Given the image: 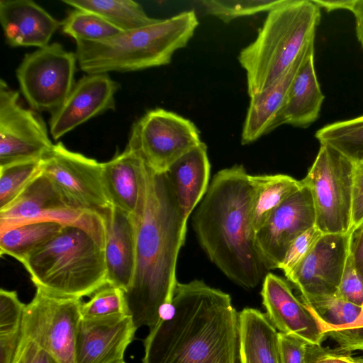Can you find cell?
Instances as JSON below:
<instances>
[{
  "label": "cell",
  "mask_w": 363,
  "mask_h": 363,
  "mask_svg": "<svg viewBox=\"0 0 363 363\" xmlns=\"http://www.w3.org/2000/svg\"><path fill=\"white\" fill-rule=\"evenodd\" d=\"M143 345V363H240L239 313L228 294L203 280L177 282Z\"/></svg>",
  "instance_id": "cell-1"
},
{
  "label": "cell",
  "mask_w": 363,
  "mask_h": 363,
  "mask_svg": "<svg viewBox=\"0 0 363 363\" xmlns=\"http://www.w3.org/2000/svg\"><path fill=\"white\" fill-rule=\"evenodd\" d=\"M186 226L167 174L150 169L146 208L137 230L134 278L125 292L128 313L137 329L153 328L172 303Z\"/></svg>",
  "instance_id": "cell-2"
},
{
  "label": "cell",
  "mask_w": 363,
  "mask_h": 363,
  "mask_svg": "<svg viewBox=\"0 0 363 363\" xmlns=\"http://www.w3.org/2000/svg\"><path fill=\"white\" fill-rule=\"evenodd\" d=\"M254 189L242 164L218 172L193 216V228L208 259L231 281L255 288L268 273L254 244Z\"/></svg>",
  "instance_id": "cell-3"
},
{
  "label": "cell",
  "mask_w": 363,
  "mask_h": 363,
  "mask_svg": "<svg viewBox=\"0 0 363 363\" xmlns=\"http://www.w3.org/2000/svg\"><path fill=\"white\" fill-rule=\"evenodd\" d=\"M199 21L194 11L101 41L76 40L80 69L86 74L133 72L170 63L192 38Z\"/></svg>",
  "instance_id": "cell-4"
},
{
  "label": "cell",
  "mask_w": 363,
  "mask_h": 363,
  "mask_svg": "<svg viewBox=\"0 0 363 363\" xmlns=\"http://www.w3.org/2000/svg\"><path fill=\"white\" fill-rule=\"evenodd\" d=\"M320 16L313 0H282L267 12L257 38L238 57L250 97L280 77L315 40Z\"/></svg>",
  "instance_id": "cell-5"
},
{
  "label": "cell",
  "mask_w": 363,
  "mask_h": 363,
  "mask_svg": "<svg viewBox=\"0 0 363 363\" xmlns=\"http://www.w3.org/2000/svg\"><path fill=\"white\" fill-rule=\"evenodd\" d=\"M21 263L36 288L82 298L107 284L104 249L84 229L63 225Z\"/></svg>",
  "instance_id": "cell-6"
},
{
  "label": "cell",
  "mask_w": 363,
  "mask_h": 363,
  "mask_svg": "<svg viewBox=\"0 0 363 363\" xmlns=\"http://www.w3.org/2000/svg\"><path fill=\"white\" fill-rule=\"evenodd\" d=\"M354 163L326 145H320L315 159L301 180L311 194L315 226L323 234L352 232Z\"/></svg>",
  "instance_id": "cell-7"
},
{
  "label": "cell",
  "mask_w": 363,
  "mask_h": 363,
  "mask_svg": "<svg viewBox=\"0 0 363 363\" xmlns=\"http://www.w3.org/2000/svg\"><path fill=\"white\" fill-rule=\"evenodd\" d=\"M82 298L57 296L40 288L26 304L22 338L33 341L60 363H75Z\"/></svg>",
  "instance_id": "cell-8"
},
{
  "label": "cell",
  "mask_w": 363,
  "mask_h": 363,
  "mask_svg": "<svg viewBox=\"0 0 363 363\" xmlns=\"http://www.w3.org/2000/svg\"><path fill=\"white\" fill-rule=\"evenodd\" d=\"M41 171L72 204L101 217L108 225L113 206L104 186L102 163L59 142L42 159Z\"/></svg>",
  "instance_id": "cell-9"
},
{
  "label": "cell",
  "mask_w": 363,
  "mask_h": 363,
  "mask_svg": "<svg viewBox=\"0 0 363 363\" xmlns=\"http://www.w3.org/2000/svg\"><path fill=\"white\" fill-rule=\"evenodd\" d=\"M38 221L79 227L104 249L106 222L72 204L42 172L10 206L0 211V230Z\"/></svg>",
  "instance_id": "cell-10"
},
{
  "label": "cell",
  "mask_w": 363,
  "mask_h": 363,
  "mask_svg": "<svg viewBox=\"0 0 363 363\" xmlns=\"http://www.w3.org/2000/svg\"><path fill=\"white\" fill-rule=\"evenodd\" d=\"M77 62L76 53L56 42L25 55L16 77L32 109L52 113L62 105L75 84Z\"/></svg>",
  "instance_id": "cell-11"
},
{
  "label": "cell",
  "mask_w": 363,
  "mask_h": 363,
  "mask_svg": "<svg viewBox=\"0 0 363 363\" xmlns=\"http://www.w3.org/2000/svg\"><path fill=\"white\" fill-rule=\"evenodd\" d=\"M201 142L192 121L174 112L155 108L133 124L126 147L138 153L152 171L162 174Z\"/></svg>",
  "instance_id": "cell-12"
},
{
  "label": "cell",
  "mask_w": 363,
  "mask_h": 363,
  "mask_svg": "<svg viewBox=\"0 0 363 363\" xmlns=\"http://www.w3.org/2000/svg\"><path fill=\"white\" fill-rule=\"evenodd\" d=\"M46 125L19 103L18 91L0 80V167L40 161L53 148Z\"/></svg>",
  "instance_id": "cell-13"
},
{
  "label": "cell",
  "mask_w": 363,
  "mask_h": 363,
  "mask_svg": "<svg viewBox=\"0 0 363 363\" xmlns=\"http://www.w3.org/2000/svg\"><path fill=\"white\" fill-rule=\"evenodd\" d=\"M351 233L323 234L303 260L285 275L306 306L336 296L350 253Z\"/></svg>",
  "instance_id": "cell-14"
},
{
  "label": "cell",
  "mask_w": 363,
  "mask_h": 363,
  "mask_svg": "<svg viewBox=\"0 0 363 363\" xmlns=\"http://www.w3.org/2000/svg\"><path fill=\"white\" fill-rule=\"evenodd\" d=\"M315 225L313 199L302 185L255 233V247L267 272L279 269L291 243Z\"/></svg>",
  "instance_id": "cell-15"
},
{
  "label": "cell",
  "mask_w": 363,
  "mask_h": 363,
  "mask_svg": "<svg viewBox=\"0 0 363 363\" xmlns=\"http://www.w3.org/2000/svg\"><path fill=\"white\" fill-rule=\"evenodd\" d=\"M119 84L108 74H86L75 82L70 94L50 118V131L58 140L89 119L115 108Z\"/></svg>",
  "instance_id": "cell-16"
},
{
  "label": "cell",
  "mask_w": 363,
  "mask_h": 363,
  "mask_svg": "<svg viewBox=\"0 0 363 363\" xmlns=\"http://www.w3.org/2000/svg\"><path fill=\"white\" fill-rule=\"evenodd\" d=\"M260 294L265 314L278 332L313 345H322L327 338L318 321L285 279L268 272Z\"/></svg>",
  "instance_id": "cell-17"
},
{
  "label": "cell",
  "mask_w": 363,
  "mask_h": 363,
  "mask_svg": "<svg viewBox=\"0 0 363 363\" xmlns=\"http://www.w3.org/2000/svg\"><path fill=\"white\" fill-rule=\"evenodd\" d=\"M137 330L130 315L82 318L75 363H119Z\"/></svg>",
  "instance_id": "cell-18"
},
{
  "label": "cell",
  "mask_w": 363,
  "mask_h": 363,
  "mask_svg": "<svg viewBox=\"0 0 363 363\" xmlns=\"http://www.w3.org/2000/svg\"><path fill=\"white\" fill-rule=\"evenodd\" d=\"M102 174L113 207L129 215L138 227L146 208L150 168L138 153L126 147L102 163Z\"/></svg>",
  "instance_id": "cell-19"
},
{
  "label": "cell",
  "mask_w": 363,
  "mask_h": 363,
  "mask_svg": "<svg viewBox=\"0 0 363 363\" xmlns=\"http://www.w3.org/2000/svg\"><path fill=\"white\" fill-rule=\"evenodd\" d=\"M0 23L11 47H45L62 23L30 0H1Z\"/></svg>",
  "instance_id": "cell-20"
},
{
  "label": "cell",
  "mask_w": 363,
  "mask_h": 363,
  "mask_svg": "<svg viewBox=\"0 0 363 363\" xmlns=\"http://www.w3.org/2000/svg\"><path fill=\"white\" fill-rule=\"evenodd\" d=\"M311 42L291 67L274 82L250 101L241 133L242 145L252 143L280 126V118L293 79L300 67Z\"/></svg>",
  "instance_id": "cell-21"
},
{
  "label": "cell",
  "mask_w": 363,
  "mask_h": 363,
  "mask_svg": "<svg viewBox=\"0 0 363 363\" xmlns=\"http://www.w3.org/2000/svg\"><path fill=\"white\" fill-rule=\"evenodd\" d=\"M137 230L129 215L113 207L104 245L107 284L125 292L131 286L135 274Z\"/></svg>",
  "instance_id": "cell-22"
},
{
  "label": "cell",
  "mask_w": 363,
  "mask_h": 363,
  "mask_svg": "<svg viewBox=\"0 0 363 363\" xmlns=\"http://www.w3.org/2000/svg\"><path fill=\"white\" fill-rule=\"evenodd\" d=\"M210 169L207 147L201 142L179 158L166 172L186 221L207 191Z\"/></svg>",
  "instance_id": "cell-23"
},
{
  "label": "cell",
  "mask_w": 363,
  "mask_h": 363,
  "mask_svg": "<svg viewBox=\"0 0 363 363\" xmlns=\"http://www.w3.org/2000/svg\"><path fill=\"white\" fill-rule=\"evenodd\" d=\"M324 99L315 69L313 43L293 79L280 118V125L309 126L318 118Z\"/></svg>",
  "instance_id": "cell-24"
},
{
  "label": "cell",
  "mask_w": 363,
  "mask_h": 363,
  "mask_svg": "<svg viewBox=\"0 0 363 363\" xmlns=\"http://www.w3.org/2000/svg\"><path fill=\"white\" fill-rule=\"evenodd\" d=\"M239 320L240 363H280L278 331L266 314L246 308Z\"/></svg>",
  "instance_id": "cell-25"
},
{
  "label": "cell",
  "mask_w": 363,
  "mask_h": 363,
  "mask_svg": "<svg viewBox=\"0 0 363 363\" xmlns=\"http://www.w3.org/2000/svg\"><path fill=\"white\" fill-rule=\"evenodd\" d=\"M254 189L252 225L255 233L272 213L302 187L301 180L286 174L250 175Z\"/></svg>",
  "instance_id": "cell-26"
},
{
  "label": "cell",
  "mask_w": 363,
  "mask_h": 363,
  "mask_svg": "<svg viewBox=\"0 0 363 363\" xmlns=\"http://www.w3.org/2000/svg\"><path fill=\"white\" fill-rule=\"evenodd\" d=\"M62 227L58 223L38 221L0 230V255L21 262L58 234Z\"/></svg>",
  "instance_id": "cell-27"
},
{
  "label": "cell",
  "mask_w": 363,
  "mask_h": 363,
  "mask_svg": "<svg viewBox=\"0 0 363 363\" xmlns=\"http://www.w3.org/2000/svg\"><path fill=\"white\" fill-rule=\"evenodd\" d=\"M74 9L87 10L101 16L122 30L130 31L155 23L142 6L131 0H63Z\"/></svg>",
  "instance_id": "cell-28"
},
{
  "label": "cell",
  "mask_w": 363,
  "mask_h": 363,
  "mask_svg": "<svg viewBox=\"0 0 363 363\" xmlns=\"http://www.w3.org/2000/svg\"><path fill=\"white\" fill-rule=\"evenodd\" d=\"M315 137L320 145L330 146L353 163H363V115L327 124Z\"/></svg>",
  "instance_id": "cell-29"
},
{
  "label": "cell",
  "mask_w": 363,
  "mask_h": 363,
  "mask_svg": "<svg viewBox=\"0 0 363 363\" xmlns=\"http://www.w3.org/2000/svg\"><path fill=\"white\" fill-rule=\"evenodd\" d=\"M61 26L75 41H101L123 32L98 14L78 9L71 11Z\"/></svg>",
  "instance_id": "cell-30"
},
{
  "label": "cell",
  "mask_w": 363,
  "mask_h": 363,
  "mask_svg": "<svg viewBox=\"0 0 363 363\" xmlns=\"http://www.w3.org/2000/svg\"><path fill=\"white\" fill-rule=\"evenodd\" d=\"M41 172V160L0 167V211L10 206Z\"/></svg>",
  "instance_id": "cell-31"
},
{
  "label": "cell",
  "mask_w": 363,
  "mask_h": 363,
  "mask_svg": "<svg viewBox=\"0 0 363 363\" xmlns=\"http://www.w3.org/2000/svg\"><path fill=\"white\" fill-rule=\"evenodd\" d=\"M282 0H203L205 13L229 23L235 18L269 12Z\"/></svg>",
  "instance_id": "cell-32"
},
{
  "label": "cell",
  "mask_w": 363,
  "mask_h": 363,
  "mask_svg": "<svg viewBox=\"0 0 363 363\" xmlns=\"http://www.w3.org/2000/svg\"><path fill=\"white\" fill-rule=\"evenodd\" d=\"M83 318H93L116 315H129L125 291L108 284L97 290L81 306Z\"/></svg>",
  "instance_id": "cell-33"
},
{
  "label": "cell",
  "mask_w": 363,
  "mask_h": 363,
  "mask_svg": "<svg viewBox=\"0 0 363 363\" xmlns=\"http://www.w3.org/2000/svg\"><path fill=\"white\" fill-rule=\"evenodd\" d=\"M306 306L319 324L336 326L353 323L361 310V306L337 296Z\"/></svg>",
  "instance_id": "cell-34"
},
{
  "label": "cell",
  "mask_w": 363,
  "mask_h": 363,
  "mask_svg": "<svg viewBox=\"0 0 363 363\" xmlns=\"http://www.w3.org/2000/svg\"><path fill=\"white\" fill-rule=\"evenodd\" d=\"M25 307L16 291L0 290V335L21 333Z\"/></svg>",
  "instance_id": "cell-35"
},
{
  "label": "cell",
  "mask_w": 363,
  "mask_h": 363,
  "mask_svg": "<svg viewBox=\"0 0 363 363\" xmlns=\"http://www.w3.org/2000/svg\"><path fill=\"white\" fill-rule=\"evenodd\" d=\"M323 235L315 225L291 243L279 267L284 275L291 272L303 260Z\"/></svg>",
  "instance_id": "cell-36"
},
{
  "label": "cell",
  "mask_w": 363,
  "mask_h": 363,
  "mask_svg": "<svg viewBox=\"0 0 363 363\" xmlns=\"http://www.w3.org/2000/svg\"><path fill=\"white\" fill-rule=\"evenodd\" d=\"M336 296L359 306L363 304V282L357 272L350 249Z\"/></svg>",
  "instance_id": "cell-37"
},
{
  "label": "cell",
  "mask_w": 363,
  "mask_h": 363,
  "mask_svg": "<svg viewBox=\"0 0 363 363\" xmlns=\"http://www.w3.org/2000/svg\"><path fill=\"white\" fill-rule=\"evenodd\" d=\"M304 363H363V359L338 347L331 349L308 343Z\"/></svg>",
  "instance_id": "cell-38"
},
{
  "label": "cell",
  "mask_w": 363,
  "mask_h": 363,
  "mask_svg": "<svg viewBox=\"0 0 363 363\" xmlns=\"http://www.w3.org/2000/svg\"><path fill=\"white\" fill-rule=\"evenodd\" d=\"M320 325L325 335L337 343L338 347L350 352L363 351V328H344L327 324Z\"/></svg>",
  "instance_id": "cell-39"
},
{
  "label": "cell",
  "mask_w": 363,
  "mask_h": 363,
  "mask_svg": "<svg viewBox=\"0 0 363 363\" xmlns=\"http://www.w3.org/2000/svg\"><path fill=\"white\" fill-rule=\"evenodd\" d=\"M307 344L298 337L278 332L280 363H304Z\"/></svg>",
  "instance_id": "cell-40"
},
{
  "label": "cell",
  "mask_w": 363,
  "mask_h": 363,
  "mask_svg": "<svg viewBox=\"0 0 363 363\" xmlns=\"http://www.w3.org/2000/svg\"><path fill=\"white\" fill-rule=\"evenodd\" d=\"M13 363H60V362L33 341L21 338Z\"/></svg>",
  "instance_id": "cell-41"
},
{
  "label": "cell",
  "mask_w": 363,
  "mask_h": 363,
  "mask_svg": "<svg viewBox=\"0 0 363 363\" xmlns=\"http://www.w3.org/2000/svg\"><path fill=\"white\" fill-rule=\"evenodd\" d=\"M363 222V163H354L352 231Z\"/></svg>",
  "instance_id": "cell-42"
},
{
  "label": "cell",
  "mask_w": 363,
  "mask_h": 363,
  "mask_svg": "<svg viewBox=\"0 0 363 363\" xmlns=\"http://www.w3.org/2000/svg\"><path fill=\"white\" fill-rule=\"evenodd\" d=\"M350 249L357 272L363 282V222L352 231Z\"/></svg>",
  "instance_id": "cell-43"
},
{
  "label": "cell",
  "mask_w": 363,
  "mask_h": 363,
  "mask_svg": "<svg viewBox=\"0 0 363 363\" xmlns=\"http://www.w3.org/2000/svg\"><path fill=\"white\" fill-rule=\"evenodd\" d=\"M347 10L354 16L356 35L363 48V0H348Z\"/></svg>",
  "instance_id": "cell-44"
},
{
  "label": "cell",
  "mask_w": 363,
  "mask_h": 363,
  "mask_svg": "<svg viewBox=\"0 0 363 363\" xmlns=\"http://www.w3.org/2000/svg\"><path fill=\"white\" fill-rule=\"evenodd\" d=\"M339 326L344 328H363V304L361 306L359 314L353 323Z\"/></svg>",
  "instance_id": "cell-45"
},
{
  "label": "cell",
  "mask_w": 363,
  "mask_h": 363,
  "mask_svg": "<svg viewBox=\"0 0 363 363\" xmlns=\"http://www.w3.org/2000/svg\"><path fill=\"white\" fill-rule=\"evenodd\" d=\"M119 363H125V361H123V362H119Z\"/></svg>",
  "instance_id": "cell-46"
}]
</instances>
